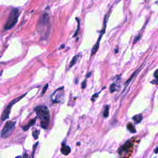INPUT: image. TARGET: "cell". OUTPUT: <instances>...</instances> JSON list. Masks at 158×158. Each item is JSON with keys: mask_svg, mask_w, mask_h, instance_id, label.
Listing matches in <instances>:
<instances>
[{"mask_svg": "<svg viewBox=\"0 0 158 158\" xmlns=\"http://www.w3.org/2000/svg\"><path fill=\"white\" fill-rule=\"evenodd\" d=\"M37 117L40 120V124L43 128L46 129L48 127L50 118V114L48 108L45 106H38L34 109Z\"/></svg>", "mask_w": 158, "mask_h": 158, "instance_id": "obj_1", "label": "cell"}, {"mask_svg": "<svg viewBox=\"0 0 158 158\" xmlns=\"http://www.w3.org/2000/svg\"><path fill=\"white\" fill-rule=\"evenodd\" d=\"M19 16V12L17 9H14L7 19V20L5 24L4 28L6 30H9L13 27L17 23L18 20V18Z\"/></svg>", "mask_w": 158, "mask_h": 158, "instance_id": "obj_2", "label": "cell"}, {"mask_svg": "<svg viewBox=\"0 0 158 158\" xmlns=\"http://www.w3.org/2000/svg\"><path fill=\"white\" fill-rule=\"evenodd\" d=\"M16 122L14 121H8L6 123L4 128L1 132V136L2 138H5L8 137L14 130Z\"/></svg>", "mask_w": 158, "mask_h": 158, "instance_id": "obj_3", "label": "cell"}, {"mask_svg": "<svg viewBox=\"0 0 158 158\" xmlns=\"http://www.w3.org/2000/svg\"><path fill=\"white\" fill-rule=\"evenodd\" d=\"M27 94V93L23 94V95L20 96V97L19 98H17L16 99H14L13 101H12L9 104L8 106H7V107L4 110L2 114V115H1V120L2 121H4L6 120V119H7L9 118V114H10V109H11V107L12 106H13V104H14L15 103H16L17 102H18L19 101H20V99H22L26 94Z\"/></svg>", "mask_w": 158, "mask_h": 158, "instance_id": "obj_4", "label": "cell"}, {"mask_svg": "<svg viewBox=\"0 0 158 158\" xmlns=\"http://www.w3.org/2000/svg\"><path fill=\"white\" fill-rule=\"evenodd\" d=\"M108 17H109V14H107L105 17V19H104V26H103V28L102 30V31L100 33V36L98 38V41L96 43V44L94 45V46L93 47L92 49H91V56H93L98 51V48H99V42H100V40H101V38H102L103 34L105 32V28H106V22H107V20L108 19Z\"/></svg>", "mask_w": 158, "mask_h": 158, "instance_id": "obj_5", "label": "cell"}, {"mask_svg": "<svg viewBox=\"0 0 158 158\" xmlns=\"http://www.w3.org/2000/svg\"><path fill=\"white\" fill-rule=\"evenodd\" d=\"M61 153L62 154H64V156H67L68 154H69L70 153L71 151V149L69 146L65 145V144H62L61 149H60Z\"/></svg>", "mask_w": 158, "mask_h": 158, "instance_id": "obj_6", "label": "cell"}, {"mask_svg": "<svg viewBox=\"0 0 158 158\" xmlns=\"http://www.w3.org/2000/svg\"><path fill=\"white\" fill-rule=\"evenodd\" d=\"M139 69H138L137 70H136V71H135L133 73H132V75H131V77L129 78V79L126 81V83H125V85H124V89H123V91H125V88L127 87V86H128V85L130 83V81L132 80V79L137 75V73H138V72L139 71Z\"/></svg>", "mask_w": 158, "mask_h": 158, "instance_id": "obj_7", "label": "cell"}, {"mask_svg": "<svg viewBox=\"0 0 158 158\" xmlns=\"http://www.w3.org/2000/svg\"><path fill=\"white\" fill-rule=\"evenodd\" d=\"M133 144L130 141H127L122 146V151H128L131 147H132Z\"/></svg>", "mask_w": 158, "mask_h": 158, "instance_id": "obj_8", "label": "cell"}, {"mask_svg": "<svg viewBox=\"0 0 158 158\" xmlns=\"http://www.w3.org/2000/svg\"><path fill=\"white\" fill-rule=\"evenodd\" d=\"M36 120V118H33V119L31 120L29 122V123H28L27 125H25V126H23V130L24 131H27V130H28L30 128V127H31V126H32V125L35 123Z\"/></svg>", "mask_w": 158, "mask_h": 158, "instance_id": "obj_9", "label": "cell"}, {"mask_svg": "<svg viewBox=\"0 0 158 158\" xmlns=\"http://www.w3.org/2000/svg\"><path fill=\"white\" fill-rule=\"evenodd\" d=\"M132 119L137 123H139L141 122V120H143V116L141 114H137V115H135L133 117Z\"/></svg>", "mask_w": 158, "mask_h": 158, "instance_id": "obj_10", "label": "cell"}, {"mask_svg": "<svg viewBox=\"0 0 158 158\" xmlns=\"http://www.w3.org/2000/svg\"><path fill=\"white\" fill-rule=\"evenodd\" d=\"M127 129L132 133H136V129L135 128V127L133 126V125L131 123H129L127 124Z\"/></svg>", "mask_w": 158, "mask_h": 158, "instance_id": "obj_11", "label": "cell"}, {"mask_svg": "<svg viewBox=\"0 0 158 158\" xmlns=\"http://www.w3.org/2000/svg\"><path fill=\"white\" fill-rule=\"evenodd\" d=\"M119 89V86L118 85H117L115 83H112L110 85V91L111 93H113L115 91H117Z\"/></svg>", "mask_w": 158, "mask_h": 158, "instance_id": "obj_12", "label": "cell"}, {"mask_svg": "<svg viewBox=\"0 0 158 158\" xmlns=\"http://www.w3.org/2000/svg\"><path fill=\"white\" fill-rule=\"evenodd\" d=\"M78 56H75L73 57V59H72L71 62H70V65H69V67H70V68L72 67L77 62V60H78Z\"/></svg>", "mask_w": 158, "mask_h": 158, "instance_id": "obj_13", "label": "cell"}, {"mask_svg": "<svg viewBox=\"0 0 158 158\" xmlns=\"http://www.w3.org/2000/svg\"><path fill=\"white\" fill-rule=\"evenodd\" d=\"M103 116L104 117L106 118L109 116V106H106L104 112H103Z\"/></svg>", "mask_w": 158, "mask_h": 158, "instance_id": "obj_14", "label": "cell"}, {"mask_svg": "<svg viewBox=\"0 0 158 158\" xmlns=\"http://www.w3.org/2000/svg\"><path fill=\"white\" fill-rule=\"evenodd\" d=\"M39 133H40V131L38 130H35V131H33V138H34L35 139H38Z\"/></svg>", "mask_w": 158, "mask_h": 158, "instance_id": "obj_15", "label": "cell"}, {"mask_svg": "<svg viewBox=\"0 0 158 158\" xmlns=\"http://www.w3.org/2000/svg\"><path fill=\"white\" fill-rule=\"evenodd\" d=\"M101 91H99L98 93H95L94 94H93V96L91 97V100L92 101H94L96 99V98L98 97V95H99V94L100 93V92H101Z\"/></svg>", "mask_w": 158, "mask_h": 158, "instance_id": "obj_16", "label": "cell"}, {"mask_svg": "<svg viewBox=\"0 0 158 158\" xmlns=\"http://www.w3.org/2000/svg\"><path fill=\"white\" fill-rule=\"evenodd\" d=\"M48 88V84L46 83V84L44 85V86L43 87V90H42V92H41V95H43L44 93H45V92L46 91Z\"/></svg>", "mask_w": 158, "mask_h": 158, "instance_id": "obj_17", "label": "cell"}, {"mask_svg": "<svg viewBox=\"0 0 158 158\" xmlns=\"http://www.w3.org/2000/svg\"><path fill=\"white\" fill-rule=\"evenodd\" d=\"M77 22H78V27H77V30L76 32L75 33V34H74L73 36H75L76 35H77V33H78V30H79V27H80V22H79V20H78V19H77Z\"/></svg>", "mask_w": 158, "mask_h": 158, "instance_id": "obj_18", "label": "cell"}, {"mask_svg": "<svg viewBox=\"0 0 158 158\" xmlns=\"http://www.w3.org/2000/svg\"><path fill=\"white\" fill-rule=\"evenodd\" d=\"M86 86V80H84L81 83V88L84 89L85 88Z\"/></svg>", "mask_w": 158, "mask_h": 158, "instance_id": "obj_19", "label": "cell"}, {"mask_svg": "<svg viewBox=\"0 0 158 158\" xmlns=\"http://www.w3.org/2000/svg\"><path fill=\"white\" fill-rule=\"evenodd\" d=\"M38 143H36L35 144H34V146H33V153H32V157H33V155H34V152H35V149L38 145Z\"/></svg>", "mask_w": 158, "mask_h": 158, "instance_id": "obj_20", "label": "cell"}, {"mask_svg": "<svg viewBox=\"0 0 158 158\" xmlns=\"http://www.w3.org/2000/svg\"><path fill=\"white\" fill-rule=\"evenodd\" d=\"M154 76L156 78L158 79V69H157L155 72H154Z\"/></svg>", "mask_w": 158, "mask_h": 158, "instance_id": "obj_21", "label": "cell"}, {"mask_svg": "<svg viewBox=\"0 0 158 158\" xmlns=\"http://www.w3.org/2000/svg\"><path fill=\"white\" fill-rule=\"evenodd\" d=\"M152 83L153 84H156V85H158V79L157 80H153L151 81Z\"/></svg>", "mask_w": 158, "mask_h": 158, "instance_id": "obj_22", "label": "cell"}, {"mask_svg": "<svg viewBox=\"0 0 158 158\" xmlns=\"http://www.w3.org/2000/svg\"><path fill=\"white\" fill-rule=\"evenodd\" d=\"M23 158H28V155H27V154H24V155H23Z\"/></svg>", "mask_w": 158, "mask_h": 158, "instance_id": "obj_23", "label": "cell"}, {"mask_svg": "<svg viewBox=\"0 0 158 158\" xmlns=\"http://www.w3.org/2000/svg\"><path fill=\"white\" fill-rule=\"evenodd\" d=\"M154 152H155V153H156V154H157V153H158V146H157V148L155 149Z\"/></svg>", "mask_w": 158, "mask_h": 158, "instance_id": "obj_24", "label": "cell"}, {"mask_svg": "<svg viewBox=\"0 0 158 158\" xmlns=\"http://www.w3.org/2000/svg\"><path fill=\"white\" fill-rule=\"evenodd\" d=\"M91 72H89V73H88V75H87V76H86V77H89V76L91 75Z\"/></svg>", "mask_w": 158, "mask_h": 158, "instance_id": "obj_25", "label": "cell"}, {"mask_svg": "<svg viewBox=\"0 0 158 158\" xmlns=\"http://www.w3.org/2000/svg\"><path fill=\"white\" fill-rule=\"evenodd\" d=\"M15 158H22V157L20 156H17Z\"/></svg>", "mask_w": 158, "mask_h": 158, "instance_id": "obj_26", "label": "cell"}, {"mask_svg": "<svg viewBox=\"0 0 158 158\" xmlns=\"http://www.w3.org/2000/svg\"><path fill=\"white\" fill-rule=\"evenodd\" d=\"M117 51H118L117 49H115V52H117Z\"/></svg>", "mask_w": 158, "mask_h": 158, "instance_id": "obj_27", "label": "cell"}, {"mask_svg": "<svg viewBox=\"0 0 158 158\" xmlns=\"http://www.w3.org/2000/svg\"><path fill=\"white\" fill-rule=\"evenodd\" d=\"M80 144V143H77V145H79Z\"/></svg>", "mask_w": 158, "mask_h": 158, "instance_id": "obj_28", "label": "cell"}]
</instances>
